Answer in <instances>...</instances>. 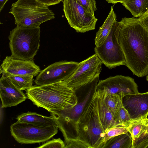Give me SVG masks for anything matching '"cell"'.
Segmentation results:
<instances>
[{"instance_id": "6da1fadb", "label": "cell", "mask_w": 148, "mask_h": 148, "mask_svg": "<svg viewBox=\"0 0 148 148\" xmlns=\"http://www.w3.org/2000/svg\"><path fill=\"white\" fill-rule=\"evenodd\" d=\"M118 41L126 65L134 75L142 77L148 74V31L139 18L124 17Z\"/></svg>"}, {"instance_id": "7a4b0ae2", "label": "cell", "mask_w": 148, "mask_h": 148, "mask_svg": "<svg viewBox=\"0 0 148 148\" xmlns=\"http://www.w3.org/2000/svg\"><path fill=\"white\" fill-rule=\"evenodd\" d=\"M26 92L27 98L34 104L50 112L72 108L78 101L75 91L63 81L33 86Z\"/></svg>"}, {"instance_id": "3957f363", "label": "cell", "mask_w": 148, "mask_h": 148, "mask_svg": "<svg viewBox=\"0 0 148 148\" xmlns=\"http://www.w3.org/2000/svg\"><path fill=\"white\" fill-rule=\"evenodd\" d=\"M99 81L98 77L75 91L78 101L72 108L51 112V116L55 119L62 133L64 142L69 139H77V123L84 110L96 92Z\"/></svg>"}, {"instance_id": "277c9868", "label": "cell", "mask_w": 148, "mask_h": 148, "mask_svg": "<svg viewBox=\"0 0 148 148\" xmlns=\"http://www.w3.org/2000/svg\"><path fill=\"white\" fill-rule=\"evenodd\" d=\"M76 127L77 139L88 148H103L105 132L99 116L97 91L78 119Z\"/></svg>"}, {"instance_id": "5b68a950", "label": "cell", "mask_w": 148, "mask_h": 148, "mask_svg": "<svg viewBox=\"0 0 148 148\" xmlns=\"http://www.w3.org/2000/svg\"><path fill=\"white\" fill-rule=\"evenodd\" d=\"M40 29L17 26L10 31L8 38L11 56L18 59L32 60L40 46Z\"/></svg>"}, {"instance_id": "8992f818", "label": "cell", "mask_w": 148, "mask_h": 148, "mask_svg": "<svg viewBox=\"0 0 148 148\" xmlns=\"http://www.w3.org/2000/svg\"><path fill=\"white\" fill-rule=\"evenodd\" d=\"M48 7L37 0H18L12 4L9 13L14 16L17 26L39 27L43 23L55 18Z\"/></svg>"}, {"instance_id": "52a82bcc", "label": "cell", "mask_w": 148, "mask_h": 148, "mask_svg": "<svg viewBox=\"0 0 148 148\" xmlns=\"http://www.w3.org/2000/svg\"><path fill=\"white\" fill-rule=\"evenodd\" d=\"M122 25L121 21H116L104 42L100 46L95 48V53L102 63L109 69L126 65L124 56L118 41Z\"/></svg>"}, {"instance_id": "ba28073f", "label": "cell", "mask_w": 148, "mask_h": 148, "mask_svg": "<svg viewBox=\"0 0 148 148\" xmlns=\"http://www.w3.org/2000/svg\"><path fill=\"white\" fill-rule=\"evenodd\" d=\"M57 126L43 127L17 121L10 127L11 135L18 143L34 144L49 140L58 131Z\"/></svg>"}, {"instance_id": "9c48e42d", "label": "cell", "mask_w": 148, "mask_h": 148, "mask_svg": "<svg viewBox=\"0 0 148 148\" xmlns=\"http://www.w3.org/2000/svg\"><path fill=\"white\" fill-rule=\"evenodd\" d=\"M63 10L70 26L76 32L85 33L95 29L97 19L76 0H63Z\"/></svg>"}, {"instance_id": "30bf717a", "label": "cell", "mask_w": 148, "mask_h": 148, "mask_svg": "<svg viewBox=\"0 0 148 148\" xmlns=\"http://www.w3.org/2000/svg\"><path fill=\"white\" fill-rule=\"evenodd\" d=\"M102 63L95 53L79 63L75 70L63 82L75 91L99 77Z\"/></svg>"}, {"instance_id": "8fae6325", "label": "cell", "mask_w": 148, "mask_h": 148, "mask_svg": "<svg viewBox=\"0 0 148 148\" xmlns=\"http://www.w3.org/2000/svg\"><path fill=\"white\" fill-rule=\"evenodd\" d=\"M79 62L65 61L55 62L41 71L34 82L36 86L49 84L64 81L69 77Z\"/></svg>"}, {"instance_id": "7c38bea8", "label": "cell", "mask_w": 148, "mask_h": 148, "mask_svg": "<svg viewBox=\"0 0 148 148\" xmlns=\"http://www.w3.org/2000/svg\"><path fill=\"white\" fill-rule=\"evenodd\" d=\"M97 91L106 94L117 95L121 97L127 94L139 93L134 79L122 75L111 76L99 80Z\"/></svg>"}, {"instance_id": "4fadbf2b", "label": "cell", "mask_w": 148, "mask_h": 148, "mask_svg": "<svg viewBox=\"0 0 148 148\" xmlns=\"http://www.w3.org/2000/svg\"><path fill=\"white\" fill-rule=\"evenodd\" d=\"M0 74L2 76L12 75L34 77L40 72V67L33 60H24L6 56L0 66Z\"/></svg>"}, {"instance_id": "5bb4252c", "label": "cell", "mask_w": 148, "mask_h": 148, "mask_svg": "<svg viewBox=\"0 0 148 148\" xmlns=\"http://www.w3.org/2000/svg\"><path fill=\"white\" fill-rule=\"evenodd\" d=\"M122 105L132 120L147 118L148 115V92L129 94L121 97Z\"/></svg>"}, {"instance_id": "9a60e30c", "label": "cell", "mask_w": 148, "mask_h": 148, "mask_svg": "<svg viewBox=\"0 0 148 148\" xmlns=\"http://www.w3.org/2000/svg\"><path fill=\"white\" fill-rule=\"evenodd\" d=\"M0 96L2 108L16 106L27 98L22 90L2 75L0 79Z\"/></svg>"}, {"instance_id": "2e32d148", "label": "cell", "mask_w": 148, "mask_h": 148, "mask_svg": "<svg viewBox=\"0 0 148 148\" xmlns=\"http://www.w3.org/2000/svg\"><path fill=\"white\" fill-rule=\"evenodd\" d=\"M16 119L19 122L41 126H57L55 119L51 116L49 117L45 116L34 112H28L21 114L17 116Z\"/></svg>"}, {"instance_id": "e0dca14e", "label": "cell", "mask_w": 148, "mask_h": 148, "mask_svg": "<svg viewBox=\"0 0 148 148\" xmlns=\"http://www.w3.org/2000/svg\"><path fill=\"white\" fill-rule=\"evenodd\" d=\"M116 21V16L111 6L110 11L102 25L97 32L95 39L96 47L100 46L110 33L114 23Z\"/></svg>"}, {"instance_id": "ac0fdd59", "label": "cell", "mask_w": 148, "mask_h": 148, "mask_svg": "<svg viewBox=\"0 0 148 148\" xmlns=\"http://www.w3.org/2000/svg\"><path fill=\"white\" fill-rule=\"evenodd\" d=\"M99 118L104 131L116 126L113 114L104 104L102 99L97 91Z\"/></svg>"}, {"instance_id": "d6986e66", "label": "cell", "mask_w": 148, "mask_h": 148, "mask_svg": "<svg viewBox=\"0 0 148 148\" xmlns=\"http://www.w3.org/2000/svg\"><path fill=\"white\" fill-rule=\"evenodd\" d=\"M129 132L107 140L103 148H132L133 139Z\"/></svg>"}, {"instance_id": "ffe728a7", "label": "cell", "mask_w": 148, "mask_h": 148, "mask_svg": "<svg viewBox=\"0 0 148 148\" xmlns=\"http://www.w3.org/2000/svg\"><path fill=\"white\" fill-rule=\"evenodd\" d=\"M122 5L134 17H140L148 10V0H127Z\"/></svg>"}, {"instance_id": "44dd1931", "label": "cell", "mask_w": 148, "mask_h": 148, "mask_svg": "<svg viewBox=\"0 0 148 148\" xmlns=\"http://www.w3.org/2000/svg\"><path fill=\"white\" fill-rule=\"evenodd\" d=\"M148 119H140L130 121L124 127H126L132 139L138 138L146 129Z\"/></svg>"}, {"instance_id": "7402d4cb", "label": "cell", "mask_w": 148, "mask_h": 148, "mask_svg": "<svg viewBox=\"0 0 148 148\" xmlns=\"http://www.w3.org/2000/svg\"><path fill=\"white\" fill-rule=\"evenodd\" d=\"M5 76L8 78L16 86L21 90H26L33 86L34 77L33 76L8 75Z\"/></svg>"}, {"instance_id": "603a6c76", "label": "cell", "mask_w": 148, "mask_h": 148, "mask_svg": "<svg viewBox=\"0 0 148 148\" xmlns=\"http://www.w3.org/2000/svg\"><path fill=\"white\" fill-rule=\"evenodd\" d=\"M97 91L101 96L104 104L114 116L122 103L121 97L117 95L106 94Z\"/></svg>"}, {"instance_id": "cb8c5ba5", "label": "cell", "mask_w": 148, "mask_h": 148, "mask_svg": "<svg viewBox=\"0 0 148 148\" xmlns=\"http://www.w3.org/2000/svg\"><path fill=\"white\" fill-rule=\"evenodd\" d=\"M114 118L116 126L124 127L132 120L122 103L114 115Z\"/></svg>"}, {"instance_id": "d4e9b609", "label": "cell", "mask_w": 148, "mask_h": 148, "mask_svg": "<svg viewBox=\"0 0 148 148\" xmlns=\"http://www.w3.org/2000/svg\"><path fill=\"white\" fill-rule=\"evenodd\" d=\"M148 148V125L146 130L138 138L133 139L132 148Z\"/></svg>"}, {"instance_id": "484cf974", "label": "cell", "mask_w": 148, "mask_h": 148, "mask_svg": "<svg viewBox=\"0 0 148 148\" xmlns=\"http://www.w3.org/2000/svg\"><path fill=\"white\" fill-rule=\"evenodd\" d=\"M128 132L126 127L121 126H116L110 128L105 132V144L107 140L112 138Z\"/></svg>"}, {"instance_id": "4316f807", "label": "cell", "mask_w": 148, "mask_h": 148, "mask_svg": "<svg viewBox=\"0 0 148 148\" xmlns=\"http://www.w3.org/2000/svg\"><path fill=\"white\" fill-rule=\"evenodd\" d=\"M88 12L95 16L97 9L95 0H76Z\"/></svg>"}, {"instance_id": "83f0119b", "label": "cell", "mask_w": 148, "mask_h": 148, "mask_svg": "<svg viewBox=\"0 0 148 148\" xmlns=\"http://www.w3.org/2000/svg\"><path fill=\"white\" fill-rule=\"evenodd\" d=\"M65 146L64 142L60 138H58L48 141L37 148H65Z\"/></svg>"}, {"instance_id": "f1b7e54d", "label": "cell", "mask_w": 148, "mask_h": 148, "mask_svg": "<svg viewBox=\"0 0 148 148\" xmlns=\"http://www.w3.org/2000/svg\"><path fill=\"white\" fill-rule=\"evenodd\" d=\"M64 143L65 148H88L86 145L78 139H69Z\"/></svg>"}, {"instance_id": "f546056e", "label": "cell", "mask_w": 148, "mask_h": 148, "mask_svg": "<svg viewBox=\"0 0 148 148\" xmlns=\"http://www.w3.org/2000/svg\"><path fill=\"white\" fill-rule=\"evenodd\" d=\"M40 3L48 6L59 3L63 0H37Z\"/></svg>"}, {"instance_id": "4dcf8cb0", "label": "cell", "mask_w": 148, "mask_h": 148, "mask_svg": "<svg viewBox=\"0 0 148 148\" xmlns=\"http://www.w3.org/2000/svg\"><path fill=\"white\" fill-rule=\"evenodd\" d=\"M140 20L143 25L148 31V16Z\"/></svg>"}, {"instance_id": "1f68e13d", "label": "cell", "mask_w": 148, "mask_h": 148, "mask_svg": "<svg viewBox=\"0 0 148 148\" xmlns=\"http://www.w3.org/2000/svg\"><path fill=\"white\" fill-rule=\"evenodd\" d=\"M108 3L115 4L120 3L122 4L127 1V0H106Z\"/></svg>"}, {"instance_id": "d6a6232c", "label": "cell", "mask_w": 148, "mask_h": 148, "mask_svg": "<svg viewBox=\"0 0 148 148\" xmlns=\"http://www.w3.org/2000/svg\"><path fill=\"white\" fill-rule=\"evenodd\" d=\"M8 0H0V12L3 9L5 3Z\"/></svg>"}, {"instance_id": "836d02e7", "label": "cell", "mask_w": 148, "mask_h": 148, "mask_svg": "<svg viewBox=\"0 0 148 148\" xmlns=\"http://www.w3.org/2000/svg\"><path fill=\"white\" fill-rule=\"evenodd\" d=\"M147 16H148V10L143 15L139 17V19L140 20Z\"/></svg>"}, {"instance_id": "e575fe53", "label": "cell", "mask_w": 148, "mask_h": 148, "mask_svg": "<svg viewBox=\"0 0 148 148\" xmlns=\"http://www.w3.org/2000/svg\"><path fill=\"white\" fill-rule=\"evenodd\" d=\"M146 79H147V80L148 81V74L147 75V76H146Z\"/></svg>"}]
</instances>
